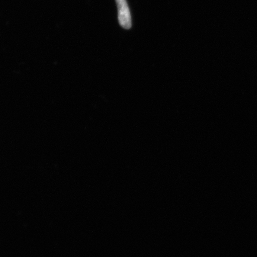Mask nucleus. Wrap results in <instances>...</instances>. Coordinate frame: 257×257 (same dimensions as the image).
Instances as JSON below:
<instances>
[{
	"label": "nucleus",
	"mask_w": 257,
	"mask_h": 257,
	"mask_svg": "<svg viewBox=\"0 0 257 257\" xmlns=\"http://www.w3.org/2000/svg\"><path fill=\"white\" fill-rule=\"evenodd\" d=\"M118 9V22L122 28L130 30L132 27V18L126 0H115Z\"/></svg>",
	"instance_id": "1"
}]
</instances>
